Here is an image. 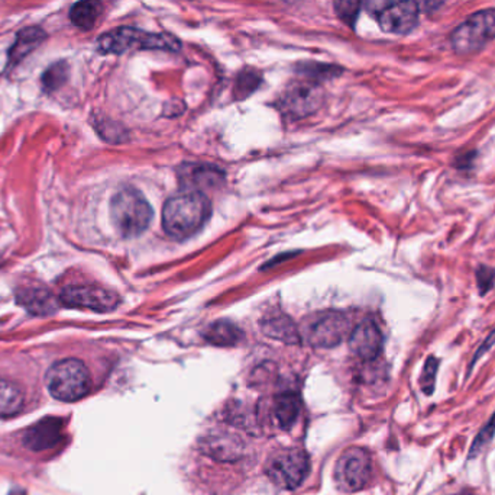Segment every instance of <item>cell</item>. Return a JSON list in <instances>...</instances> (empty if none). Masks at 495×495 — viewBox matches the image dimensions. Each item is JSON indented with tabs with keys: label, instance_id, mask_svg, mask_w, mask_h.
<instances>
[{
	"label": "cell",
	"instance_id": "3957f363",
	"mask_svg": "<svg viewBox=\"0 0 495 495\" xmlns=\"http://www.w3.org/2000/svg\"><path fill=\"white\" fill-rule=\"evenodd\" d=\"M180 41L168 34H151L138 28L121 27L105 32L98 40L100 54H124L129 50L179 52Z\"/></svg>",
	"mask_w": 495,
	"mask_h": 495
},
{
	"label": "cell",
	"instance_id": "4fadbf2b",
	"mask_svg": "<svg viewBox=\"0 0 495 495\" xmlns=\"http://www.w3.org/2000/svg\"><path fill=\"white\" fill-rule=\"evenodd\" d=\"M352 353L363 361H374L382 349V335L379 327L372 320L359 322L349 335Z\"/></svg>",
	"mask_w": 495,
	"mask_h": 495
},
{
	"label": "cell",
	"instance_id": "2e32d148",
	"mask_svg": "<svg viewBox=\"0 0 495 495\" xmlns=\"http://www.w3.org/2000/svg\"><path fill=\"white\" fill-rule=\"evenodd\" d=\"M45 38H47V34L41 28L29 27L22 29L16 37L12 48L9 50V66L13 68L20 63V60H24L28 54H31L34 50H36Z\"/></svg>",
	"mask_w": 495,
	"mask_h": 495
},
{
	"label": "cell",
	"instance_id": "5bb4252c",
	"mask_svg": "<svg viewBox=\"0 0 495 495\" xmlns=\"http://www.w3.org/2000/svg\"><path fill=\"white\" fill-rule=\"evenodd\" d=\"M16 301L34 315H52L59 310V299L41 285L22 287L16 292Z\"/></svg>",
	"mask_w": 495,
	"mask_h": 495
},
{
	"label": "cell",
	"instance_id": "9a60e30c",
	"mask_svg": "<svg viewBox=\"0 0 495 495\" xmlns=\"http://www.w3.org/2000/svg\"><path fill=\"white\" fill-rule=\"evenodd\" d=\"M264 335L275 338L287 345L300 343V331L297 330L296 324L285 314H269L261 321Z\"/></svg>",
	"mask_w": 495,
	"mask_h": 495
},
{
	"label": "cell",
	"instance_id": "6da1fadb",
	"mask_svg": "<svg viewBox=\"0 0 495 495\" xmlns=\"http://www.w3.org/2000/svg\"><path fill=\"white\" fill-rule=\"evenodd\" d=\"M211 201L202 192L180 193L170 198L163 209V227L168 236L186 240L200 231L211 218Z\"/></svg>",
	"mask_w": 495,
	"mask_h": 495
},
{
	"label": "cell",
	"instance_id": "ba28073f",
	"mask_svg": "<svg viewBox=\"0 0 495 495\" xmlns=\"http://www.w3.org/2000/svg\"><path fill=\"white\" fill-rule=\"evenodd\" d=\"M64 307L82 308L96 312H109L119 305L121 299L115 292L94 285H71L64 288L60 295Z\"/></svg>",
	"mask_w": 495,
	"mask_h": 495
},
{
	"label": "cell",
	"instance_id": "8fae6325",
	"mask_svg": "<svg viewBox=\"0 0 495 495\" xmlns=\"http://www.w3.org/2000/svg\"><path fill=\"white\" fill-rule=\"evenodd\" d=\"M420 4L416 2H398V4H382L375 16L382 31L388 34L404 36L413 31L419 22Z\"/></svg>",
	"mask_w": 495,
	"mask_h": 495
},
{
	"label": "cell",
	"instance_id": "83f0119b",
	"mask_svg": "<svg viewBox=\"0 0 495 495\" xmlns=\"http://www.w3.org/2000/svg\"><path fill=\"white\" fill-rule=\"evenodd\" d=\"M476 280H478L481 294H485L494 285L495 272L487 266H481L480 271L476 272Z\"/></svg>",
	"mask_w": 495,
	"mask_h": 495
},
{
	"label": "cell",
	"instance_id": "7c38bea8",
	"mask_svg": "<svg viewBox=\"0 0 495 495\" xmlns=\"http://www.w3.org/2000/svg\"><path fill=\"white\" fill-rule=\"evenodd\" d=\"M64 439V421L57 417H47L28 428L24 434L25 448L43 452L59 446Z\"/></svg>",
	"mask_w": 495,
	"mask_h": 495
},
{
	"label": "cell",
	"instance_id": "5b68a950",
	"mask_svg": "<svg viewBox=\"0 0 495 495\" xmlns=\"http://www.w3.org/2000/svg\"><path fill=\"white\" fill-rule=\"evenodd\" d=\"M451 45L459 55L474 54L495 40V9L472 13L451 32Z\"/></svg>",
	"mask_w": 495,
	"mask_h": 495
},
{
	"label": "cell",
	"instance_id": "7402d4cb",
	"mask_svg": "<svg viewBox=\"0 0 495 495\" xmlns=\"http://www.w3.org/2000/svg\"><path fill=\"white\" fill-rule=\"evenodd\" d=\"M261 85V76L252 69H246L238 76L235 83V96L236 99H245L257 91Z\"/></svg>",
	"mask_w": 495,
	"mask_h": 495
},
{
	"label": "cell",
	"instance_id": "9c48e42d",
	"mask_svg": "<svg viewBox=\"0 0 495 495\" xmlns=\"http://www.w3.org/2000/svg\"><path fill=\"white\" fill-rule=\"evenodd\" d=\"M323 91L316 82H297L281 96V110L291 118H305L319 110Z\"/></svg>",
	"mask_w": 495,
	"mask_h": 495
},
{
	"label": "cell",
	"instance_id": "277c9868",
	"mask_svg": "<svg viewBox=\"0 0 495 495\" xmlns=\"http://www.w3.org/2000/svg\"><path fill=\"white\" fill-rule=\"evenodd\" d=\"M48 391L55 400L75 402L86 397L92 388L87 366L78 359L70 358L55 361L45 375Z\"/></svg>",
	"mask_w": 495,
	"mask_h": 495
},
{
	"label": "cell",
	"instance_id": "44dd1931",
	"mask_svg": "<svg viewBox=\"0 0 495 495\" xmlns=\"http://www.w3.org/2000/svg\"><path fill=\"white\" fill-rule=\"evenodd\" d=\"M102 12V6L96 2H80L76 4L70 11L71 24L80 28L83 31H89L96 24Z\"/></svg>",
	"mask_w": 495,
	"mask_h": 495
},
{
	"label": "cell",
	"instance_id": "d6986e66",
	"mask_svg": "<svg viewBox=\"0 0 495 495\" xmlns=\"http://www.w3.org/2000/svg\"><path fill=\"white\" fill-rule=\"evenodd\" d=\"M24 402V393L20 386L0 377V418H8L20 413Z\"/></svg>",
	"mask_w": 495,
	"mask_h": 495
},
{
	"label": "cell",
	"instance_id": "ffe728a7",
	"mask_svg": "<svg viewBox=\"0 0 495 495\" xmlns=\"http://www.w3.org/2000/svg\"><path fill=\"white\" fill-rule=\"evenodd\" d=\"M274 417L278 426L284 430H289L300 413V398L294 393H283L274 402Z\"/></svg>",
	"mask_w": 495,
	"mask_h": 495
},
{
	"label": "cell",
	"instance_id": "484cf974",
	"mask_svg": "<svg viewBox=\"0 0 495 495\" xmlns=\"http://www.w3.org/2000/svg\"><path fill=\"white\" fill-rule=\"evenodd\" d=\"M359 8H361V4H358V2H338V4H335V11L338 16L343 22H347L351 27L355 24L356 18L359 15Z\"/></svg>",
	"mask_w": 495,
	"mask_h": 495
},
{
	"label": "cell",
	"instance_id": "603a6c76",
	"mask_svg": "<svg viewBox=\"0 0 495 495\" xmlns=\"http://www.w3.org/2000/svg\"><path fill=\"white\" fill-rule=\"evenodd\" d=\"M67 76H68V68L66 61L52 64V68H48L43 75L44 89L47 92L57 91L67 82Z\"/></svg>",
	"mask_w": 495,
	"mask_h": 495
},
{
	"label": "cell",
	"instance_id": "4316f807",
	"mask_svg": "<svg viewBox=\"0 0 495 495\" xmlns=\"http://www.w3.org/2000/svg\"><path fill=\"white\" fill-rule=\"evenodd\" d=\"M305 76L316 82L320 77H331V76L338 75L339 69L331 68V66H320V64H305Z\"/></svg>",
	"mask_w": 495,
	"mask_h": 495
},
{
	"label": "cell",
	"instance_id": "d4e9b609",
	"mask_svg": "<svg viewBox=\"0 0 495 495\" xmlns=\"http://www.w3.org/2000/svg\"><path fill=\"white\" fill-rule=\"evenodd\" d=\"M495 434V414L492 416L491 420L488 421L485 427L478 433L475 441L472 443L471 452H469V459L475 458L478 453L483 452V449L492 441Z\"/></svg>",
	"mask_w": 495,
	"mask_h": 495
},
{
	"label": "cell",
	"instance_id": "ac0fdd59",
	"mask_svg": "<svg viewBox=\"0 0 495 495\" xmlns=\"http://www.w3.org/2000/svg\"><path fill=\"white\" fill-rule=\"evenodd\" d=\"M204 338L211 345L220 347L236 346L244 337L241 329L228 320H219L207 327Z\"/></svg>",
	"mask_w": 495,
	"mask_h": 495
},
{
	"label": "cell",
	"instance_id": "7a4b0ae2",
	"mask_svg": "<svg viewBox=\"0 0 495 495\" xmlns=\"http://www.w3.org/2000/svg\"><path fill=\"white\" fill-rule=\"evenodd\" d=\"M110 216L122 237H138L153 221V208L144 195L133 188H125L112 198Z\"/></svg>",
	"mask_w": 495,
	"mask_h": 495
},
{
	"label": "cell",
	"instance_id": "f1b7e54d",
	"mask_svg": "<svg viewBox=\"0 0 495 495\" xmlns=\"http://www.w3.org/2000/svg\"><path fill=\"white\" fill-rule=\"evenodd\" d=\"M495 345V330L492 331L491 335L488 336L487 340L483 342V346L478 349V352L475 353V358L472 361L471 366H474L478 359L483 358V353H487L488 350L491 349L492 346Z\"/></svg>",
	"mask_w": 495,
	"mask_h": 495
},
{
	"label": "cell",
	"instance_id": "e0dca14e",
	"mask_svg": "<svg viewBox=\"0 0 495 495\" xmlns=\"http://www.w3.org/2000/svg\"><path fill=\"white\" fill-rule=\"evenodd\" d=\"M181 177L191 185V192H199V189L218 188L225 181L222 170L209 165L188 166V172L181 174Z\"/></svg>",
	"mask_w": 495,
	"mask_h": 495
},
{
	"label": "cell",
	"instance_id": "cb8c5ba5",
	"mask_svg": "<svg viewBox=\"0 0 495 495\" xmlns=\"http://www.w3.org/2000/svg\"><path fill=\"white\" fill-rule=\"evenodd\" d=\"M437 369H439V361L430 356V358L426 361L425 368H423V374H421L420 377L421 389H423V393H425L426 395H432L433 391H435V386H436Z\"/></svg>",
	"mask_w": 495,
	"mask_h": 495
},
{
	"label": "cell",
	"instance_id": "52a82bcc",
	"mask_svg": "<svg viewBox=\"0 0 495 495\" xmlns=\"http://www.w3.org/2000/svg\"><path fill=\"white\" fill-rule=\"evenodd\" d=\"M372 474L370 453L363 448H349L340 455L335 468L336 483L343 491L355 492L370 483Z\"/></svg>",
	"mask_w": 495,
	"mask_h": 495
},
{
	"label": "cell",
	"instance_id": "30bf717a",
	"mask_svg": "<svg viewBox=\"0 0 495 495\" xmlns=\"http://www.w3.org/2000/svg\"><path fill=\"white\" fill-rule=\"evenodd\" d=\"M349 331V321L340 312H324L308 326L307 342L315 347L328 349L342 342Z\"/></svg>",
	"mask_w": 495,
	"mask_h": 495
},
{
	"label": "cell",
	"instance_id": "8992f818",
	"mask_svg": "<svg viewBox=\"0 0 495 495\" xmlns=\"http://www.w3.org/2000/svg\"><path fill=\"white\" fill-rule=\"evenodd\" d=\"M310 460L301 449L287 448L278 450L269 458L267 475L271 483L283 490H294L307 478Z\"/></svg>",
	"mask_w": 495,
	"mask_h": 495
}]
</instances>
